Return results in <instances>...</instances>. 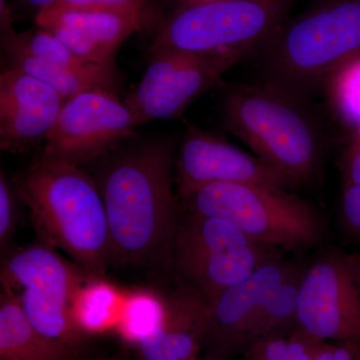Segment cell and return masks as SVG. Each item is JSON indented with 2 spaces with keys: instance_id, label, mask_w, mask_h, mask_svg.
Wrapping results in <instances>:
<instances>
[{
  "instance_id": "18",
  "label": "cell",
  "mask_w": 360,
  "mask_h": 360,
  "mask_svg": "<svg viewBox=\"0 0 360 360\" xmlns=\"http://www.w3.org/2000/svg\"><path fill=\"white\" fill-rule=\"evenodd\" d=\"M1 44L11 68L23 71L49 85L65 101L90 89L115 90L117 82L115 66L97 65L89 70H68L39 60L9 40L1 39Z\"/></svg>"
},
{
  "instance_id": "5",
  "label": "cell",
  "mask_w": 360,
  "mask_h": 360,
  "mask_svg": "<svg viewBox=\"0 0 360 360\" xmlns=\"http://www.w3.org/2000/svg\"><path fill=\"white\" fill-rule=\"evenodd\" d=\"M293 0H191L161 23L150 51L239 53L265 46Z\"/></svg>"
},
{
  "instance_id": "30",
  "label": "cell",
  "mask_w": 360,
  "mask_h": 360,
  "mask_svg": "<svg viewBox=\"0 0 360 360\" xmlns=\"http://www.w3.org/2000/svg\"><path fill=\"white\" fill-rule=\"evenodd\" d=\"M23 1L32 8L37 9V13H39L41 9L51 6L56 0H23Z\"/></svg>"
},
{
  "instance_id": "25",
  "label": "cell",
  "mask_w": 360,
  "mask_h": 360,
  "mask_svg": "<svg viewBox=\"0 0 360 360\" xmlns=\"http://www.w3.org/2000/svg\"><path fill=\"white\" fill-rule=\"evenodd\" d=\"M51 6L79 11L134 13L151 18L153 16L148 0H56Z\"/></svg>"
},
{
  "instance_id": "17",
  "label": "cell",
  "mask_w": 360,
  "mask_h": 360,
  "mask_svg": "<svg viewBox=\"0 0 360 360\" xmlns=\"http://www.w3.org/2000/svg\"><path fill=\"white\" fill-rule=\"evenodd\" d=\"M77 354L40 333L16 296H0V360H75Z\"/></svg>"
},
{
  "instance_id": "27",
  "label": "cell",
  "mask_w": 360,
  "mask_h": 360,
  "mask_svg": "<svg viewBox=\"0 0 360 360\" xmlns=\"http://www.w3.org/2000/svg\"><path fill=\"white\" fill-rule=\"evenodd\" d=\"M341 217L348 231L360 239V184H347L343 188Z\"/></svg>"
},
{
  "instance_id": "31",
  "label": "cell",
  "mask_w": 360,
  "mask_h": 360,
  "mask_svg": "<svg viewBox=\"0 0 360 360\" xmlns=\"http://www.w3.org/2000/svg\"><path fill=\"white\" fill-rule=\"evenodd\" d=\"M352 257L360 279V255H352Z\"/></svg>"
},
{
  "instance_id": "22",
  "label": "cell",
  "mask_w": 360,
  "mask_h": 360,
  "mask_svg": "<svg viewBox=\"0 0 360 360\" xmlns=\"http://www.w3.org/2000/svg\"><path fill=\"white\" fill-rule=\"evenodd\" d=\"M302 272L293 269L260 312L246 341V349L255 341L288 333L297 328L298 295Z\"/></svg>"
},
{
  "instance_id": "21",
  "label": "cell",
  "mask_w": 360,
  "mask_h": 360,
  "mask_svg": "<svg viewBox=\"0 0 360 360\" xmlns=\"http://www.w3.org/2000/svg\"><path fill=\"white\" fill-rule=\"evenodd\" d=\"M165 314V295L150 288L127 291L115 328L125 340L136 347L160 328Z\"/></svg>"
},
{
  "instance_id": "1",
  "label": "cell",
  "mask_w": 360,
  "mask_h": 360,
  "mask_svg": "<svg viewBox=\"0 0 360 360\" xmlns=\"http://www.w3.org/2000/svg\"><path fill=\"white\" fill-rule=\"evenodd\" d=\"M174 146L158 141L116 156L96 184L108 217L113 262L170 259L180 213L174 193Z\"/></svg>"
},
{
  "instance_id": "2",
  "label": "cell",
  "mask_w": 360,
  "mask_h": 360,
  "mask_svg": "<svg viewBox=\"0 0 360 360\" xmlns=\"http://www.w3.org/2000/svg\"><path fill=\"white\" fill-rule=\"evenodd\" d=\"M15 187L40 243L65 251L90 274L106 276L112 250L96 180L77 165L42 155L15 177Z\"/></svg>"
},
{
  "instance_id": "16",
  "label": "cell",
  "mask_w": 360,
  "mask_h": 360,
  "mask_svg": "<svg viewBox=\"0 0 360 360\" xmlns=\"http://www.w3.org/2000/svg\"><path fill=\"white\" fill-rule=\"evenodd\" d=\"M94 276L75 262L61 257L56 248L39 243L4 258L0 281L2 292L8 295L30 290L71 303L77 288Z\"/></svg>"
},
{
  "instance_id": "24",
  "label": "cell",
  "mask_w": 360,
  "mask_h": 360,
  "mask_svg": "<svg viewBox=\"0 0 360 360\" xmlns=\"http://www.w3.org/2000/svg\"><path fill=\"white\" fill-rule=\"evenodd\" d=\"M333 98L348 124L360 129V56L341 66L331 77Z\"/></svg>"
},
{
  "instance_id": "20",
  "label": "cell",
  "mask_w": 360,
  "mask_h": 360,
  "mask_svg": "<svg viewBox=\"0 0 360 360\" xmlns=\"http://www.w3.org/2000/svg\"><path fill=\"white\" fill-rule=\"evenodd\" d=\"M13 295L20 300L26 316L40 333L70 348L77 355L84 350L89 338L73 321L70 302L30 290Z\"/></svg>"
},
{
  "instance_id": "15",
  "label": "cell",
  "mask_w": 360,
  "mask_h": 360,
  "mask_svg": "<svg viewBox=\"0 0 360 360\" xmlns=\"http://www.w3.org/2000/svg\"><path fill=\"white\" fill-rule=\"evenodd\" d=\"M167 300L162 326L135 347L139 360H195L205 347L210 305L198 292L181 285Z\"/></svg>"
},
{
  "instance_id": "28",
  "label": "cell",
  "mask_w": 360,
  "mask_h": 360,
  "mask_svg": "<svg viewBox=\"0 0 360 360\" xmlns=\"http://www.w3.org/2000/svg\"><path fill=\"white\" fill-rule=\"evenodd\" d=\"M343 160L345 186L360 184V129Z\"/></svg>"
},
{
  "instance_id": "32",
  "label": "cell",
  "mask_w": 360,
  "mask_h": 360,
  "mask_svg": "<svg viewBox=\"0 0 360 360\" xmlns=\"http://www.w3.org/2000/svg\"><path fill=\"white\" fill-rule=\"evenodd\" d=\"M98 360H127L124 359L123 355H113V356L110 357H103V359H101Z\"/></svg>"
},
{
  "instance_id": "7",
  "label": "cell",
  "mask_w": 360,
  "mask_h": 360,
  "mask_svg": "<svg viewBox=\"0 0 360 360\" xmlns=\"http://www.w3.org/2000/svg\"><path fill=\"white\" fill-rule=\"evenodd\" d=\"M264 248L224 219L184 212L170 260L181 285L212 305L227 288L274 258Z\"/></svg>"
},
{
  "instance_id": "19",
  "label": "cell",
  "mask_w": 360,
  "mask_h": 360,
  "mask_svg": "<svg viewBox=\"0 0 360 360\" xmlns=\"http://www.w3.org/2000/svg\"><path fill=\"white\" fill-rule=\"evenodd\" d=\"M125 295L127 291L106 276H91L77 288L71 300L73 321L89 338L116 328Z\"/></svg>"
},
{
  "instance_id": "10",
  "label": "cell",
  "mask_w": 360,
  "mask_h": 360,
  "mask_svg": "<svg viewBox=\"0 0 360 360\" xmlns=\"http://www.w3.org/2000/svg\"><path fill=\"white\" fill-rule=\"evenodd\" d=\"M153 53V61L141 84L124 101L139 125L153 120L177 117L243 56L172 51Z\"/></svg>"
},
{
  "instance_id": "9",
  "label": "cell",
  "mask_w": 360,
  "mask_h": 360,
  "mask_svg": "<svg viewBox=\"0 0 360 360\" xmlns=\"http://www.w3.org/2000/svg\"><path fill=\"white\" fill-rule=\"evenodd\" d=\"M136 127L134 113L115 91L87 90L66 99L42 155L82 167L134 136Z\"/></svg>"
},
{
  "instance_id": "33",
  "label": "cell",
  "mask_w": 360,
  "mask_h": 360,
  "mask_svg": "<svg viewBox=\"0 0 360 360\" xmlns=\"http://www.w3.org/2000/svg\"><path fill=\"white\" fill-rule=\"evenodd\" d=\"M6 0H0V4H6Z\"/></svg>"
},
{
  "instance_id": "23",
  "label": "cell",
  "mask_w": 360,
  "mask_h": 360,
  "mask_svg": "<svg viewBox=\"0 0 360 360\" xmlns=\"http://www.w3.org/2000/svg\"><path fill=\"white\" fill-rule=\"evenodd\" d=\"M316 342L295 328L255 341L246 349V360H298Z\"/></svg>"
},
{
  "instance_id": "26",
  "label": "cell",
  "mask_w": 360,
  "mask_h": 360,
  "mask_svg": "<svg viewBox=\"0 0 360 360\" xmlns=\"http://www.w3.org/2000/svg\"><path fill=\"white\" fill-rule=\"evenodd\" d=\"M16 214L15 198L4 172L0 175V248L6 250L15 232Z\"/></svg>"
},
{
  "instance_id": "14",
  "label": "cell",
  "mask_w": 360,
  "mask_h": 360,
  "mask_svg": "<svg viewBox=\"0 0 360 360\" xmlns=\"http://www.w3.org/2000/svg\"><path fill=\"white\" fill-rule=\"evenodd\" d=\"M153 18L141 13L79 11L49 6L37 14V27L58 37L79 58L104 66H115L120 45L139 32Z\"/></svg>"
},
{
  "instance_id": "8",
  "label": "cell",
  "mask_w": 360,
  "mask_h": 360,
  "mask_svg": "<svg viewBox=\"0 0 360 360\" xmlns=\"http://www.w3.org/2000/svg\"><path fill=\"white\" fill-rule=\"evenodd\" d=\"M296 324L322 342L360 345V279L352 255H326L303 270Z\"/></svg>"
},
{
  "instance_id": "13",
  "label": "cell",
  "mask_w": 360,
  "mask_h": 360,
  "mask_svg": "<svg viewBox=\"0 0 360 360\" xmlns=\"http://www.w3.org/2000/svg\"><path fill=\"white\" fill-rule=\"evenodd\" d=\"M65 99L37 78L9 68L0 77V148L28 150L51 134Z\"/></svg>"
},
{
  "instance_id": "3",
  "label": "cell",
  "mask_w": 360,
  "mask_h": 360,
  "mask_svg": "<svg viewBox=\"0 0 360 360\" xmlns=\"http://www.w3.org/2000/svg\"><path fill=\"white\" fill-rule=\"evenodd\" d=\"M224 118L229 131L293 186L317 174L323 139L295 92L274 82L238 87L225 98Z\"/></svg>"
},
{
  "instance_id": "12",
  "label": "cell",
  "mask_w": 360,
  "mask_h": 360,
  "mask_svg": "<svg viewBox=\"0 0 360 360\" xmlns=\"http://www.w3.org/2000/svg\"><path fill=\"white\" fill-rule=\"evenodd\" d=\"M292 269L274 257L219 296L210 305L203 347L206 359L231 360L245 352L248 335L260 312Z\"/></svg>"
},
{
  "instance_id": "29",
  "label": "cell",
  "mask_w": 360,
  "mask_h": 360,
  "mask_svg": "<svg viewBox=\"0 0 360 360\" xmlns=\"http://www.w3.org/2000/svg\"><path fill=\"white\" fill-rule=\"evenodd\" d=\"M314 360H333V342H322Z\"/></svg>"
},
{
  "instance_id": "6",
  "label": "cell",
  "mask_w": 360,
  "mask_h": 360,
  "mask_svg": "<svg viewBox=\"0 0 360 360\" xmlns=\"http://www.w3.org/2000/svg\"><path fill=\"white\" fill-rule=\"evenodd\" d=\"M181 201L184 212L224 219L257 245L302 250L321 239L322 225L316 212L278 187L210 184Z\"/></svg>"
},
{
  "instance_id": "4",
  "label": "cell",
  "mask_w": 360,
  "mask_h": 360,
  "mask_svg": "<svg viewBox=\"0 0 360 360\" xmlns=\"http://www.w3.org/2000/svg\"><path fill=\"white\" fill-rule=\"evenodd\" d=\"M265 47L270 82L302 96L360 56V1L333 0L285 22Z\"/></svg>"
},
{
  "instance_id": "34",
  "label": "cell",
  "mask_w": 360,
  "mask_h": 360,
  "mask_svg": "<svg viewBox=\"0 0 360 360\" xmlns=\"http://www.w3.org/2000/svg\"><path fill=\"white\" fill-rule=\"evenodd\" d=\"M195 360H200V359H195ZM203 360H208V359H203Z\"/></svg>"
},
{
  "instance_id": "11",
  "label": "cell",
  "mask_w": 360,
  "mask_h": 360,
  "mask_svg": "<svg viewBox=\"0 0 360 360\" xmlns=\"http://www.w3.org/2000/svg\"><path fill=\"white\" fill-rule=\"evenodd\" d=\"M180 200L217 184H255L286 189L290 180L274 168L219 137L191 127L175 161Z\"/></svg>"
},
{
  "instance_id": "35",
  "label": "cell",
  "mask_w": 360,
  "mask_h": 360,
  "mask_svg": "<svg viewBox=\"0 0 360 360\" xmlns=\"http://www.w3.org/2000/svg\"><path fill=\"white\" fill-rule=\"evenodd\" d=\"M359 1H360V0H359Z\"/></svg>"
}]
</instances>
